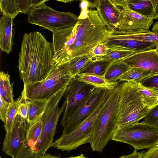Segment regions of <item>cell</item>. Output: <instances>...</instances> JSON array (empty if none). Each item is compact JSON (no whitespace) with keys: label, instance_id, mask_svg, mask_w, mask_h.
Masks as SVG:
<instances>
[{"label":"cell","instance_id":"cell-15","mask_svg":"<svg viewBox=\"0 0 158 158\" xmlns=\"http://www.w3.org/2000/svg\"><path fill=\"white\" fill-rule=\"evenodd\" d=\"M103 43L110 49L123 48L135 51L136 52L155 48L157 45L152 42L119 39L110 35Z\"/></svg>","mask_w":158,"mask_h":158},{"label":"cell","instance_id":"cell-27","mask_svg":"<svg viewBox=\"0 0 158 158\" xmlns=\"http://www.w3.org/2000/svg\"><path fill=\"white\" fill-rule=\"evenodd\" d=\"M89 54L74 57L69 61L71 73L75 77L79 73L80 70L88 63L93 60Z\"/></svg>","mask_w":158,"mask_h":158},{"label":"cell","instance_id":"cell-4","mask_svg":"<svg viewBox=\"0 0 158 158\" xmlns=\"http://www.w3.org/2000/svg\"><path fill=\"white\" fill-rule=\"evenodd\" d=\"M73 78L69 62L56 64L48 76L41 81L24 85L21 93V101L50 100L59 91L66 88Z\"/></svg>","mask_w":158,"mask_h":158},{"label":"cell","instance_id":"cell-10","mask_svg":"<svg viewBox=\"0 0 158 158\" xmlns=\"http://www.w3.org/2000/svg\"><path fill=\"white\" fill-rule=\"evenodd\" d=\"M108 90L95 88L90 93L64 126L62 135L69 134L78 127L92 114Z\"/></svg>","mask_w":158,"mask_h":158},{"label":"cell","instance_id":"cell-30","mask_svg":"<svg viewBox=\"0 0 158 158\" xmlns=\"http://www.w3.org/2000/svg\"><path fill=\"white\" fill-rule=\"evenodd\" d=\"M139 84L143 87L158 92V74L148 77Z\"/></svg>","mask_w":158,"mask_h":158},{"label":"cell","instance_id":"cell-7","mask_svg":"<svg viewBox=\"0 0 158 158\" xmlns=\"http://www.w3.org/2000/svg\"><path fill=\"white\" fill-rule=\"evenodd\" d=\"M111 139L128 144L137 150L158 144V127L142 122L117 129Z\"/></svg>","mask_w":158,"mask_h":158},{"label":"cell","instance_id":"cell-14","mask_svg":"<svg viewBox=\"0 0 158 158\" xmlns=\"http://www.w3.org/2000/svg\"><path fill=\"white\" fill-rule=\"evenodd\" d=\"M88 7L96 8L106 22L116 30L118 25L120 13L118 7L111 0L87 1Z\"/></svg>","mask_w":158,"mask_h":158},{"label":"cell","instance_id":"cell-32","mask_svg":"<svg viewBox=\"0 0 158 158\" xmlns=\"http://www.w3.org/2000/svg\"><path fill=\"white\" fill-rule=\"evenodd\" d=\"M143 122L158 127V104L150 109Z\"/></svg>","mask_w":158,"mask_h":158},{"label":"cell","instance_id":"cell-41","mask_svg":"<svg viewBox=\"0 0 158 158\" xmlns=\"http://www.w3.org/2000/svg\"><path fill=\"white\" fill-rule=\"evenodd\" d=\"M156 48L157 49L158 52V45H156Z\"/></svg>","mask_w":158,"mask_h":158},{"label":"cell","instance_id":"cell-8","mask_svg":"<svg viewBox=\"0 0 158 158\" xmlns=\"http://www.w3.org/2000/svg\"><path fill=\"white\" fill-rule=\"evenodd\" d=\"M44 2L34 8L28 14V23L38 25L52 32L74 25L78 19L70 12L56 10L47 6Z\"/></svg>","mask_w":158,"mask_h":158},{"label":"cell","instance_id":"cell-17","mask_svg":"<svg viewBox=\"0 0 158 158\" xmlns=\"http://www.w3.org/2000/svg\"><path fill=\"white\" fill-rule=\"evenodd\" d=\"M13 19L5 15L0 19V48L7 54L11 52L13 45Z\"/></svg>","mask_w":158,"mask_h":158},{"label":"cell","instance_id":"cell-22","mask_svg":"<svg viewBox=\"0 0 158 158\" xmlns=\"http://www.w3.org/2000/svg\"><path fill=\"white\" fill-rule=\"evenodd\" d=\"M154 73L141 69L131 67L119 78L120 82L129 81L139 84L142 80Z\"/></svg>","mask_w":158,"mask_h":158},{"label":"cell","instance_id":"cell-12","mask_svg":"<svg viewBox=\"0 0 158 158\" xmlns=\"http://www.w3.org/2000/svg\"><path fill=\"white\" fill-rule=\"evenodd\" d=\"M29 128L27 122L18 115L10 130L6 132L2 146V150L14 158L22 148Z\"/></svg>","mask_w":158,"mask_h":158},{"label":"cell","instance_id":"cell-25","mask_svg":"<svg viewBox=\"0 0 158 158\" xmlns=\"http://www.w3.org/2000/svg\"><path fill=\"white\" fill-rule=\"evenodd\" d=\"M19 0H0V8L2 15L14 19L19 13H22V7Z\"/></svg>","mask_w":158,"mask_h":158},{"label":"cell","instance_id":"cell-42","mask_svg":"<svg viewBox=\"0 0 158 158\" xmlns=\"http://www.w3.org/2000/svg\"><path fill=\"white\" fill-rule=\"evenodd\" d=\"M156 146L157 148H158V144Z\"/></svg>","mask_w":158,"mask_h":158},{"label":"cell","instance_id":"cell-11","mask_svg":"<svg viewBox=\"0 0 158 158\" xmlns=\"http://www.w3.org/2000/svg\"><path fill=\"white\" fill-rule=\"evenodd\" d=\"M111 0L118 7L120 13L116 30L126 31L150 30L153 23L152 18L145 17L131 10L127 6V0Z\"/></svg>","mask_w":158,"mask_h":158},{"label":"cell","instance_id":"cell-23","mask_svg":"<svg viewBox=\"0 0 158 158\" xmlns=\"http://www.w3.org/2000/svg\"><path fill=\"white\" fill-rule=\"evenodd\" d=\"M131 67L122 60L114 61L108 68L104 77L109 82H118L120 77Z\"/></svg>","mask_w":158,"mask_h":158},{"label":"cell","instance_id":"cell-2","mask_svg":"<svg viewBox=\"0 0 158 158\" xmlns=\"http://www.w3.org/2000/svg\"><path fill=\"white\" fill-rule=\"evenodd\" d=\"M52 44L40 32L25 33L21 43L18 68L24 85L42 81L51 73L53 63Z\"/></svg>","mask_w":158,"mask_h":158},{"label":"cell","instance_id":"cell-18","mask_svg":"<svg viewBox=\"0 0 158 158\" xmlns=\"http://www.w3.org/2000/svg\"><path fill=\"white\" fill-rule=\"evenodd\" d=\"M79 81L94 86L95 88L112 90L116 88L120 82H111L104 77L84 73H79L75 77Z\"/></svg>","mask_w":158,"mask_h":158},{"label":"cell","instance_id":"cell-34","mask_svg":"<svg viewBox=\"0 0 158 158\" xmlns=\"http://www.w3.org/2000/svg\"><path fill=\"white\" fill-rule=\"evenodd\" d=\"M18 115H20L28 122V105L27 101L21 100L18 107Z\"/></svg>","mask_w":158,"mask_h":158},{"label":"cell","instance_id":"cell-6","mask_svg":"<svg viewBox=\"0 0 158 158\" xmlns=\"http://www.w3.org/2000/svg\"><path fill=\"white\" fill-rule=\"evenodd\" d=\"M66 87L59 91L51 99L42 115L41 133L36 145L32 150L33 154L36 158L45 154L47 150L53 146V137L57 123L65 107V105L64 103L60 108L58 104Z\"/></svg>","mask_w":158,"mask_h":158},{"label":"cell","instance_id":"cell-37","mask_svg":"<svg viewBox=\"0 0 158 158\" xmlns=\"http://www.w3.org/2000/svg\"><path fill=\"white\" fill-rule=\"evenodd\" d=\"M152 4L153 14L152 18L153 20L158 19V0H150Z\"/></svg>","mask_w":158,"mask_h":158},{"label":"cell","instance_id":"cell-9","mask_svg":"<svg viewBox=\"0 0 158 158\" xmlns=\"http://www.w3.org/2000/svg\"><path fill=\"white\" fill-rule=\"evenodd\" d=\"M95 88L73 77L68 84L63 96L65 107L60 122L64 126L77 110L85 98Z\"/></svg>","mask_w":158,"mask_h":158},{"label":"cell","instance_id":"cell-24","mask_svg":"<svg viewBox=\"0 0 158 158\" xmlns=\"http://www.w3.org/2000/svg\"><path fill=\"white\" fill-rule=\"evenodd\" d=\"M10 76L1 71L0 73V98L7 103L14 102L12 88L10 83Z\"/></svg>","mask_w":158,"mask_h":158},{"label":"cell","instance_id":"cell-1","mask_svg":"<svg viewBox=\"0 0 158 158\" xmlns=\"http://www.w3.org/2000/svg\"><path fill=\"white\" fill-rule=\"evenodd\" d=\"M76 24L53 33V63L58 64L87 54L97 44L104 42L115 30L97 9L87 10Z\"/></svg>","mask_w":158,"mask_h":158},{"label":"cell","instance_id":"cell-13","mask_svg":"<svg viewBox=\"0 0 158 158\" xmlns=\"http://www.w3.org/2000/svg\"><path fill=\"white\" fill-rule=\"evenodd\" d=\"M122 61L131 67L141 69L158 74V52L156 48L135 52Z\"/></svg>","mask_w":158,"mask_h":158},{"label":"cell","instance_id":"cell-16","mask_svg":"<svg viewBox=\"0 0 158 158\" xmlns=\"http://www.w3.org/2000/svg\"><path fill=\"white\" fill-rule=\"evenodd\" d=\"M43 114L33 123L29 126L27 134L23 146L14 158H31L32 149L36 145L41 133Z\"/></svg>","mask_w":158,"mask_h":158},{"label":"cell","instance_id":"cell-40","mask_svg":"<svg viewBox=\"0 0 158 158\" xmlns=\"http://www.w3.org/2000/svg\"><path fill=\"white\" fill-rule=\"evenodd\" d=\"M67 158H87L85 157L83 154H82L81 155L75 156H71Z\"/></svg>","mask_w":158,"mask_h":158},{"label":"cell","instance_id":"cell-3","mask_svg":"<svg viewBox=\"0 0 158 158\" xmlns=\"http://www.w3.org/2000/svg\"><path fill=\"white\" fill-rule=\"evenodd\" d=\"M118 87L117 129H121L139 123L150 109L142 101L138 84L129 81L122 82Z\"/></svg>","mask_w":158,"mask_h":158},{"label":"cell","instance_id":"cell-26","mask_svg":"<svg viewBox=\"0 0 158 158\" xmlns=\"http://www.w3.org/2000/svg\"><path fill=\"white\" fill-rule=\"evenodd\" d=\"M139 84V89L143 103L150 109L158 104V92Z\"/></svg>","mask_w":158,"mask_h":158},{"label":"cell","instance_id":"cell-29","mask_svg":"<svg viewBox=\"0 0 158 158\" xmlns=\"http://www.w3.org/2000/svg\"><path fill=\"white\" fill-rule=\"evenodd\" d=\"M21 102V96L11 104L6 114V120L4 125L6 132L10 130L18 115V107Z\"/></svg>","mask_w":158,"mask_h":158},{"label":"cell","instance_id":"cell-21","mask_svg":"<svg viewBox=\"0 0 158 158\" xmlns=\"http://www.w3.org/2000/svg\"><path fill=\"white\" fill-rule=\"evenodd\" d=\"M127 5L133 11L145 17L152 18L153 10L150 0H127Z\"/></svg>","mask_w":158,"mask_h":158},{"label":"cell","instance_id":"cell-19","mask_svg":"<svg viewBox=\"0 0 158 158\" xmlns=\"http://www.w3.org/2000/svg\"><path fill=\"white\" fill-rule=\"evenodd\" d=\"M114 61L107 60L93 59L80 70L79 73L104 77L108 68Z\"/></svg>","mask_w":158,"mask_h":158},{"label":"cell","instance_id":"cell-35","mask_svg":"<svg viewBox=\"0 0 158 158\" xmlns=\"http://www.w3.org/2000/svg\"><path fill=\"white\" fill-rule=\"evenodd\" d=\"M141 158H158V148L155 146L145 152Z\"/></svg>","mask_w":158,"mask_h":158},{"label":"cell","instance_id":"cell-38","mask_svg":"<svg viewBox=\"0 0 158 158\" xmlns=\"http://www.w3.org/2000/svg\"><path fill=\"white\" fill-rule=\"evenodd\" d=\"M151 31L158 37V21L153 23Z\"/></svg>","mask_w":158,"mask_h":158},{"label":"cell","instance_id":"cell-5","mask_svg":"<svg viewBox=\"0 0 158 158\" xmlns=\"http://www.w3.org/2000/svg\"><path fill=\"white\" fill-rule=\"evenodd\" d=\"M118 96L117 86L94 124L89 143L94 151L102 152L117 129Z\"/></svg>","mask_w":158,"mask_h":158},{"label":"cell","instance_id":"cell-20","mask_svg":"<svg viewBox=\"0 0 158 158\" xmlns=\"http://www.w3.org/2000/svg\"><path fill=\"white\" fill-rule=\"evenodd\" d=\"M50 100H32L26 101L28 105L27 123L29 126L33 123L39 117L44 113Z\"/></svg>","mask_w":158,"mask_h":158},{"label":"cell","instance_id":"cell-31","mask_svg":"<svg viewBox=\"0 0 158 158\" xmlns=\"http://www.w3.org/2000/svg\"><path fill=\"white\" fill-rule=\"evenodd\" d=\"M109 51V49L102 42L93 48L89 54L93 59H96L105 56Z\"/></svg>","mask_w":158,"mask_h":158},{"label":"cell","instance_id":"cell-36","mask_svg":"<svg viewBox=\"0 0 158 158\" xmlns=\"http://www.w3.org/2000/svg\"><path fill=\"white\" fill-rule=\"evenodd\" d=\"M145 152L144 151L137 152V150H135L131 154L123 155L118 158H141Z\"/></svg>","mask_w":158,"mask_h":158},{"label":"cell","instance_id":"cell-39","mask_svg":"<svg viewBox=\"0 0 158 158\" xmlns=\"http://www.w3.org/2000/svg\"><path fill=\"white\" fill-rule=\"evenodd\" d=\"M37 158H62L59 156L52 155L49 153L45 154Z\"/></svg>","mask_w":158,"mask_h":158},{"label":"cell","instance_id":"cell-28","mask_svg":"<svg viewBox=\"0 0 158 158\" xmlns=\"http://www.w3.org/2000/svg\"><path fill=\"white\" fill-rule=\"evenodd\" d=\"M135 51L123 48L110 49L105 56L96 59L107 60L114 61L122 60L134 54Z\"/></svg>","mask_w":158,"mask_h":158},{"label":"cell","instance_id":"cell-33","mask_svg":"<svg viewBox=\"0 0 158 158\" xmlns=\"http://www.w3.org/2000/svg\"><path fill=\"white\" fill-rule=\"evenodd\" d=\"M0 98V118L2 122L5 123L7 112L11 104L7 103L1 98Z\"/></svg>","mask_w":158,"mask_h":158}]
</instances>
